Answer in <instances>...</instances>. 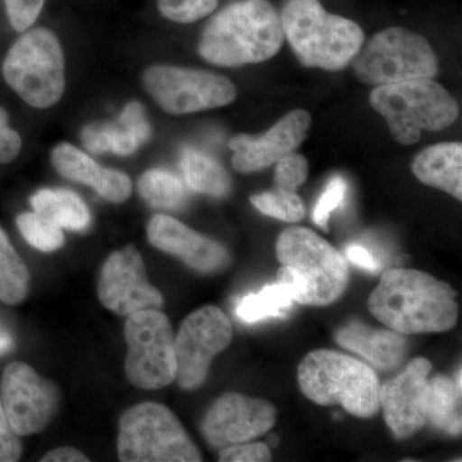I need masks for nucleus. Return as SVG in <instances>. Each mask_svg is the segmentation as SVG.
Listing matches in <instances>:
<instances>
[{
    "label": "nucleus",
    "mask_w": 462,
    "mask_h": 462,
    "mask_svg": "<svg viewBox=\"0 0 462 462\" xmlns=\"http://www.w3.org/2000/svg\"><path fill=\"white\" fill-rule=\"evenodd\" d=\"M9 23L16 32H26L38 20L45 0H5Z\"/></svg>",
    "instance_id": "34"
},
{
    "label": "nucleus",
    "mask_w": 462,
    "mask_h": 462,
    "mask_svg": "<svg viewBox=\"0 0 462 462\" xmlns=\"http://www.w3.org/2000/svg\"><path fill=\"white\" fill-rule=\"evenodd\" d=\"M60 401L54 383L42 378L27 364L5 367L0 383V402L18 437L42 433L50 425Z\"/></svg>",
    "instance_id": "13"
},
{
    "label": "nucleus",
    "mask_w": 462,
    "mask_h": 462,
    "mask_svg": "<svg viewBox=\"0 0 462 462\" xmlns=\"http://www.w3.org/2000/svg\"><path fill=\"white\" fill-rule=\"evenodd\" d=\"M411 170L422 184L462 199L461 143H440L424 149L413 158Z\"/></svg>",
    "instance_id": "22"
},
{
    "label": "nucleus",
    "mask_w": 462,
    "mask_h": 462,
    "mask_svg": "<svg viewBox=\"0 0 462 462\" xmlns=\"http://www.w3.org/2000/svg\"><path fill=\"white\" fill-rule=\"evenodd\" d=\"M273 185L276 190L296 191L309 176V162L302 154L291 152L276 161Z\"/></svg>",
    "instance_id": "32"
},
{
    "label": "nucleus",
    "mask_w": 462,
    "mask_h": 462,
    "mask_svg": "<svg viewBox=\"0 0 462 462\" xmlns=\"http://www.w3.org/2000/svg\"><path fill=\"white\" fill-rule=\"evenodd\" d=\"M272 451L263 443H239L224 447L220 452V461L223 462H267L272 461Z\"/></svg>",
    "instance_id": "35"
},
{
    "label": "nucleus",
    "mask_w": 462,
    "mask_h": 462,
    "mask_svg": "<svg viewBox=\"0 0 462 462\" xmlns=\"http://www.w3.org/2000/svg\"><path fill=\"white\" fill-rule=\"evenodd\" d=\"M370 105L387 121L400 144L420 141L421 132H440L457 120L454 97L433 79H412L380 85L370 94Z\"/></svg>",
    "instance_id": "6"
},
{
    "label": "nucleus",
    "mask_w": 462,
    "mask_h": 462,
    "mask_svg": "<svg viewBox=\"0 0 462 462\" xmlns=\"http://www.w3.org/2000/svg\"><path fill=\"white\" fill-rule=\"evenodd\" d=\"M293 302L289 289L276 282L266 285L257 293L240 298L236 306V315L245 324H256L270 318H284Z\"/></svg>",
    "instance_id": "26"
},
{
    "label": "nucleus",
    "mask_w": 462,
    "mask_h": 462,
    "mask_svg": "<svg viewBox=\"0 0 462 462\" xmlns=\"http://www.w3.org/2000/svg\"><path fill=\"white\" fill-rule=\"evenodd\" d=\"M51 162L60 175L89 185L109 202H125L132 194L133 184L129 176L115 170L102 169L93 158L74 145L65 143L54 148Z\"/></svg>",
    "instance_id": "19"
},
{
    "label": "nucleus",
    "mask_w": 462,
    "mask_h": 462,
    "mask_svg": "<svg viewBox=\"0 0 462 462\" xmlns=\"http://www.w3.org/2000/svg\"><path fill=\"white\" fill-rule=\"evenodd\" d=\"M157 7L172 23H193L214 14L218 0H158Z\"/></svg>",
    "instance_id": "31"
},
{
    "label": "nucleus",
    "mask_w": 462,
    "mask_h": 462,
    "mask_svg": "<svg viewBox=\"0 0 462 462\" xmlns=\"http://www.w3.org/2000/svg\"><path fill=\"white\" fill-rule=\"evenodd\" d=\"M312 117L305 109H294L281 118L263 135L238 134L230 139L233 166L239 172H257L296 151L305 142Z\"/></svg>",
    "instance_id": "17"
},
{
    "label": "nucleus",
    "mask_w": 462,
    "mask_h": 462,
    "mask_svg": "<svg viewBox=\"0 0 462 462\" xmlns=\"http://www.w3.org/2000/svg\"><path fill=\"white\" fill-rule=\"evenodd\" d=\"M14 346V339L7 331L0 330V356L7 354Z\"/></svg>",
    "instance_id": "40"
},
{
    "label": "nucleus",
    "mask_w": 462,
    "mask_h": 462,
    "mask_svg": "<svg viewBox=\"0 0 462 462\" xmlns=\"http://www.w3.org/2000/svg\"><path fill=\"white\" fill-rule=\"evenodd\" d=\"M148 239L160 251L180 258L199 273H216L230 263L227 249L167 215H156L148 224Z\"/></svg>",
    "instance_id": "18"
},
{
    "label": "nucleus",
    "mask_w": 462,
    "mask_h": 462,
    "mask_svg": "<svg viewBox=\"0 0 462 462\" xmlns=\"http://www.w3.org/2000/svg\"><path fill=\"white\" fill-rule=\"evenodd\" d=\"M3 75L27 105L50 108L65 91V58L56 33L35 29L23 33L8 51Z\"/></svg>",
    "instance_id": "7"
},
{
    "label": "nucleus",
    "mask_w": 462,
    "mask_h": 462,
    "mask_svg": "<svg viewBox=\"0 0 462 462\" xmlns=\"http://www.w3.org/2000/svg\"><path fill=\"white\" fill-rule=\"evenodd\" d=\"M42 462H84L89 461L84 454H81L79 449L72 448V447H60V448L53 449L48 452L44 457L42 458Z\"/></svg>",
    "instance_id": "39"
},
{
    "label": "nucleus",
    "mask_w": 462,
    "mask_h": 462,
    "mask_svg": "<svg viewBox=\"0 0 462 462\" xmlns=\"http://www.w3.org/2000/svg\"><path fill=\"white\" fill-rule=\"evenodd\" d=\"M276 421V410L267 401L226 393L207 412L202 433L216 448L245 443L267 433Z\"/></svg>",
    "instance_id": "15"
},
{
    "label": "nucleus",
    "mask_w": 462,
    "mask_h": 462,
    "mask_svg": "<svg viewBox=\"0 0 462 462\" xmlns=\"http://www.w3.org/2000/svg\"><path fill=\"white\" fill-rule=\"evenodd\" d=\"M23 455L18 434L9 424L7 415L0 402V462H14L20 460Z\"/></svg>",
    "instance_id": "36"
},
{
    "label": "nucleus",
    "mask_w": 462,
    "mask_h": 462,
    "mask_svg": "<svg viewBox=\"0 0 462 462\" xmlns=\"http://www.w3.org/2000/svg\"><path fill=\"white\" fill-rule=\"evenodd\" d=\"M138 190L149 205L161 209L181 208L188 199L184 182L166 170L154 169L143 173Z\"/></svg>",
    "instance_id": "27"
},
{
    "label": "nucleus",
    "mask_w": 462,
    "mask_h": 462,
    "mask_svg": "<svg viewBox=\"0 0 462 462\" xmlns=\"http://www.w3.org/2000/svg\"><path fill=\"white\" fill-rule=\"evenodd\" d=\"M98 296L103 306L121 316L163 306L162 294L148 282L144 261L133 245L114 252L106 260Z\"/></svg>",
    "instance_id": "14"
},
{
    "label": "nucleus",
    "mask_w": 462,
    "mask_h": 462,
    "mask_svg": "<svg viewBox=\"0 0 462 462\" xmlns=\"http://www.w3.org/2000/svg\"><path fill=\"white\" fill-rule=\"evenodd\" d=\"M23 141L14 130L8 127V116L0 108V162L14 161L20 153Z\"/></svg>",
    "instance_id": "37"
},
{
    "label": "nucleus",
    "mask_w": 462,
    "mask_h": 462,
    "mask_svg": "<svg viewBox=\"0 0 462 462\" xmlns=\"http://www.w3.org/2000/svg\"><path fill=\"white\" fill-rule=\"evenodd\" d=\"M233 339L227 316L215 306L197 310L182 321L175 337L176 380L182 389L193 391L205 383L212 360Z\"/></svg>",
    "instance_id": "12"
},
{
    "label": "nucleus",
    "mask_w": 462,
    "mask_h": 462,
    "mask_svg": "<svg viewBox=\"0 0 462 462\" xmlns=\"http://www.w3.org/2000/svg\"><path fill=\"white\" fill-rule=\"evenodd\" d=\"M125 373L135 387L160 389L176 378L175 337L171 324L156 309L127 316Z\"/></svg>",
    "instance_id": "10"
},
{
    "label": "nucleus",
    "mask_w": 462,
    "mask_h": 462,
    "mask_svg": "<svg viewBox=\"0 0 462 462\" xmlns=\"http://www.w3.org/2000/svg\"><path fill=\"white\" fill-rule=\"evenodd\" d=\"M300 391L320 406L339 404L357 418H372L380 409L378 376L369 365L329 349H319L298 367Z\"/></svg>",
    "instance_id": "5"
},
{
    "label": "nucleus",
    "mask_w": 462,
    "mask_h": 462,
    "mask_svg": "<svg viewBox=\"0 0 462 462\" xmlns=\"http://www.w3.org/2000/svg\"><path fill=\"white\" fill-rule=\"evenodd\" d=\"M145 90L167 114L187 115L224 107L236 98L229 79L182 67H151L143 78Z\"/></svg>",
    "instance_id": "11"
},
{
    "label": "nucleus",
    "mask_w": 462,
    "mask_h": 462,
    "mask_svg": "<svg viewBox=\"0 0 462 462\" xmlns=\"http://www.w3.org/2000/svg\"><path fill=\"white\" fill-rule=\"evenodd\" d=\"M431 367L427 358H415L400 375L380 385V407L398 439L413 436L428 422Z\"/></svg>",
    "instance_id": "16"
},
{
    "label": "nucleus",
    "mask_w": 462,
    "mask_h": 462,
    "mask_svg": "<svg viewBox=\"0 0 462 462\" xmlns=\"http://www.w3.org/2000/svg\"><path fill=\"white\" fill-rule=\"evenodd\" d=\"M118 457L125 462H199L197 446L163 404H136L124 413L118 431Z\"/></svg>",
    "instance_id": "8"
},
{
    "label": "nucleus",
    "mask_w": 462,
    "mask_h": 462,
    "mask_svg": "<svg viewBox=\"0 0 462 462\" xmlns=\"http://www.w3.org/2000/svg\"><path fill=\"white\" fill-rule=\"evenodd\" d=\"M282 267L278 282L291 291L294 302L328 306L338 300L348 284V266L327 240L307 227H288L276 242Z\"/></svg>",
    "instance_id": "3"
},
{
    "label": "nucleus",
    "mask_w": 462,
    "mask_h": 462,
    "mask_svg": "<svg viewBox=\"0 0 462 462\" xmlns=\"http://www.w3.org/2000/svg\"><path fill=\"white\" fill-rule=\"evenodd\" d=\"M352 62L358 80L374 87L434 79L439 72L430 42L403 27H389L375 33Z\"/></svg>",
    "instance_id": "9"
},
{
    "label": "nucleus",
    "mask_w": 462,
    "mask_h": 462,
    "mask_svg": "<svg viewBox=\"0 0 462 462\" xmlns=\"http://www.w3.org/2000/svg\"><path fill=\"white\" fill-rule=\"evenodd\" d=\"M282 32L300 63L339 71L363 48V29L348 18L329 14L320 0H285Z\"/></svg>",
    "instance_id": "4"
},
{
    "label": "nucleus",
    "mask_w": 462,
    "mask_h": 462,
    "mask_svg": "<svg viewBox=\"0 0 462 462\" xmlns=\"http://www.w3.org/2000/svg\"><path fill=\"white\" fill-rule=\"evenodd\" d=\"M461 391L455 382L446 376H436L430 380L428 397V421L437 430L451 436H460Z\"/></svg>",
    "instance_id": "25"
},
{
    "label": "nucleus",
    "mask_w": 462,
    "mask_h": 462,
    "mask_svg": "<svg viewBox=\"0 0 462 462\" xmlns=\"http://www.w3.org/2000/svg\"><path fill=\"white\" fill-rule=\"evenodd\" d=\"M367 307L385 327L401 334L442 333L451 330L458 318L454 289L418 270L383 273Z\"/></svg>",
    "instance_id": "1"
},
{
    "label": "nucleus",
    "mask_w": 462,
    "mask_h": 462,
    "mask_svg": "<svg viewBox=\"0 0 462 462\" xmlns=\"http://www.w3.org/2000/svg\"><path fill=\"white\" fill-rule=\"evenodd\" d=\"M284 38L281 14L269 0H236L211 18L199 51L214 65H254L275 56Z\"/></svg>",
    "instance_id": "2"
},
{
    "label": "nucleus",
    "mask_w": 462,
    "mask_h": 462,
    "mask_svg": "<svg viewBox=\"0 0 462 462\" xmlns=\"http://www.w3.org/2000/svg\"><path fill=\"white\" fill-rule=\"evenodd\" d=\"M29 282V269L0 229V300L18 305L27 296Z\"/></svg>",
    "instance_id": "28"
},
{
    "label": "nucleus",
    "mask_w": 462,
    "mask_h": 462,
    "mask_svg": "<svg viewBox=\"0 0 462 462\" xmlns=\"http://www.w3.org/2000/svg\"><path fill=\"white\" fill-rule=\"evenodd\" d=\"M32 206L39 215L60 229L83 231L89 226L90 212L74 191L42 189L32 197Z\"/></svg>",
    "instance_id": "23"
},
{
    "label": "nucleus",
    "mask_w": 462,
    "mask_h": 462,
    "mask_svg": "<svg viewBox=\"0 0 462 462\" xmlns=\"http://www.w3.org/2000/svg\"><path fill=\"white\" fill-rule=\"evenodd\" d=\"M346 193H348V185L340 176H334L328 182L327 188L322 191L320 199L316 202L314 212H312V218L318 226H320L321 229H328L331 214L345 206Z\"/></svg>",
    "instance_id": "33"
},
{
    "label": "nucleus",
    "mask_w": 462,
    "mask_h": 462,
    "mask_svg": "<svg viewBox=\"0 0 462 462\" xmlns=\"http://www.w3.org/2000/svg\"><path fill=\"white\" fill-rule=\"evenodd\" d=\"M336 340L343 348L360 355L383 372L397 369L406 358L409 346L404 334L391 329H375L361 322H351L340 328Z\"/></svg>",
    "instance_id": "20"
},
{
    "label": "nucleus",
    "mask_w": 462,
    "mask_h": 462,
    "mask_svg": "<svg viewBox=\"0 0 462 462\" xmlns=\"http://www.w3.org/2000/svg\"><path fill=\"white\" fill-rule=\"evenodd\" d=\"M251 203L261 214L285 223H298L306 214L305 205L296 191H264L252 196Z\"/></svg>",
    "instance_id": "29"
},
{
    "label": "nucleus",
    "mask_w": 462,
    "mask_h": 462,
    "mask_svg": "<svg viewBox=\"0 0 462 462\" xmlns=\"http://www.w3.org/2000/svg\"><path fill=\"white\" fill-rule=\"evenodd\" d=\"M17 226L23 238L39 251H57L65 243V236L60 227L44 216L39 215L38 212H27L18 216Z\"/></svg>",
    "instance_id": "30"
},
{
    "label": "nucleus",
    "mask_w": 462,
    "mask_h": 462,
    "mask_svg": "<svg viewBox=\"0 0 462 462\" xmlns=\"http://www.w3.org/2000/svg\"><path fill=\"white\" fill-rule=\"evenodd\" d=\"M180 165L185 180L191 189L216 199L229 194V173L215 158L194 149H185L181 154Z\"/></svg>",
    "instance_id": "24"
},
{
    "label": "nucleus",
    "mask_w": 462,
    "mask_h": 462,
    "mask_svg": "<svg viewBox=\"0 0 462 462\" xmlns=\"http://www.w3.org/2000/svg\"><path fill=\"white\" fill-rule=\"evenodd\" d=\"M346 258L355 263L360 269L366 270V272L375 273L379 270L378 258L374 256L372 252L369 251L365 245H357V243H351L346 245L345 249Z\"/></svg>",
    "instance_id": "38"
},
{
    "label": "nucleus",
    "mask_w": 462,
    "mask_h": 462,
    "mask_svg": "<svg viewBox=\"0 0 462 462\" xmlns=\"http://www.w3.org/2000/svg\"><path fill=\"white\" fill-rule=\"evenodd\" d=\"M151 135L147 116L141 103L132 102L112 124L90 125L83 132L85 147L93 153L114 152L129 156Z\"/></svg>",
    "instance_id": "21"
}]
</instances>
